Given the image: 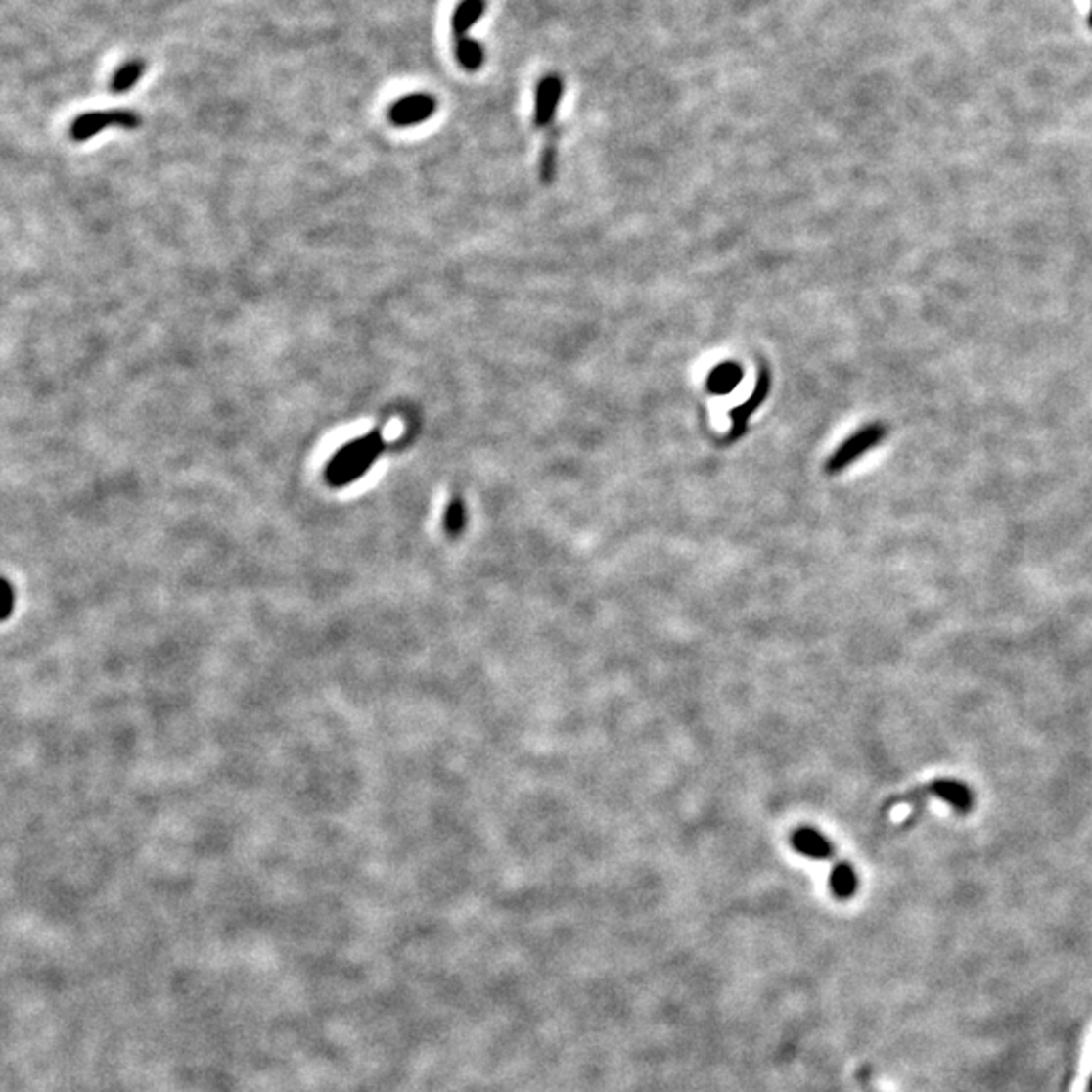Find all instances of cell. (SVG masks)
<instances>
[{
    "label": "cell",
    "instance_id": "6da1fadb",
    "mask_svg": "<svg viewBox=\"0 0 1092 1092\" xmlns=\"http://www.w3.org/2000/svg\"><path fill=\"white\" fill-rule=\"evenodd\" d=\"M887 435H888L887 425H883V423L866 425V428H862L858 433H854L847 441H843L830 455V460L826 462V474L836 476V474L843 472L845 468L852 466L858 458H862L864 453L878 447V443L883 441Z\"/></svg>",
    "mask_w": 1092,
    "mask_h": 1092
},
{
    "label": "cell",
    "instance_id": "7a4b0ae2",
    "mask_svg": "<svg viewBox=\"0 0 1092 1092\" xmlns=\"http://www.w3.org/2000/svg\"><path fill=\"white\" fill-rule=\"evenodd\" d=\"M140 115L130 112V110H110V112H89L83 114L79 117H75V121L71 124V138L75 142H83L89 140L91 136H96L100 132H104L106 128H124V130H134L140 126Z\"/></svg>",
    "mask_w": 1092,
    "mask_h": 1092
},
{
    "label": "cell",
    "instance_id": "3957f363",
    "mask_svg": "<svg viewBox=\"0 0 1092 1092\" xmlns=\"http://www.w3.org/2000/svg\"><path fill=\"white\" fill-rule=\"evenodd\" d=\"M769 390H771V373H769L765 364H761V367H758V373H756V385H754L752 394L743 405H739L731 411L733 428H731V432H728V435L724 437V443H735L737 439H741L747 433V425H749L751 415L767 401Z\"/></svg>",
    "mask_w": 1092,
    "mask_h": 1092
},
{
    "label": "cell",
    "instance_id": "277c9868",
    "mask_svg": "<svg viewBox=\"0 0 1092 1092\" xmlns=\"http://www.w3.org/2000/svg\"><path fill=\"white\" fill-rule=\"evenodd\" d=\"M437 112L435 98L428 94H413L394 102L388 110V119L397 128H411L428 121Z\"/></svg>",
    "mask_w": 1092,
    "mask_h": 1092
},
{
    "label": "cell",
    "instance_id": "5b68a950",
    "mask_svg": "<svg viewBox=\"0 0 1092 1092\" xmlns=\"http://www.w3.org/2000/svg\"><path fill=\"white\" fill-rule=\"evenodd\" d=\"M563 91L565 85L559 75H546L538 81L534 91V128L544 130L555 124Z\"/></svg>",
    "mask_w": 1092,
    "mask_h": 1092
},
{
    "label": "cell",
    "instance_id": "8992f818",
    "mask_svg": "<svg viewBox=\"0 0 1092 1092\" xmlns=\"http://www.w3.org/2000/svg\"><path fill=\"white\" fill-rule=\"evenodd\" d=\"M927 792H929V796H933L940 801H945L949 807H953L961 815L971 813L976 807L974 789H969L967 783H963L959 779H934V781L927 783Z\"/></svg>",
    "mask_w": 1092,
    "mask_h": 1092
},
{
    "label": "cell",
    "instance_id": "52a82bcc",
    "mask_svg": "<svg viewBox=\"0 0 1092 1092\" xmlns=\"http://www.w3.org/2000/svg\"><path fill=\"white\" fill-rule=\"evenodd\" d=\"M381 443H385L381 432H373V433L364 435V437H360V439L348 441L342 449H339V451L334 453L332 458H330V462H328V466H326V472H324L326 481L332 479L334 476H339L342 470H346V468L352 466L356 460H360L364 453H369L373 447H377V445H381Z\"/></svg>",
    "mask_w": 1092,
    "mask_h": 1092
},
{
    "label": "cell",
    "instance_id": "ba28073f",
    "mask_svg": "<svg viewBox=\"0 0 1092 1092\" xmlns=\"http://www.w3.org/2000/svg\"><path fill=\"white\" fill-rule=\"evenodd\" d=\"M792 845L797 854L811 860H830L834 858V843L815 828H799L792 836Z\"/></svg>",
    "mask_w": 1092,
    "mask_h": 1092
},
{
    "label": "cell",
    "instance_id": "9c48e42d",
    "mask_svg": "<svg viewBox=\"0 0 1092 1092\" xmlns=\"http://www.w3.org/2000/svg\"><path fill=\"white\" fill-rule=\"evenodd\" d=\"M483 13H485V0H462L451 15L453 41L468 37L470 28L483 17Z\"/></svg>",
    "mask_w": 1092,
    "mask_h": 1092
},
{
    "label": "cell",
    "instance_id": "30bf717a",
    "mask_svg": "<svg viewBox=\"0 0 1092 1092\" xmlns=\"http://www.w3.org/2000/svg\"><path fill=\"white\" fill-rule=\"evenodd\" d=\"M860 887V878L849 862H838L830 874V888L836 898L849 900Z\"/></svg>",
    "mask_w": 1092,
    "mask_h": 1092
},
{
    "label": "cell",
    "instance_id": "8fae6325",
    "mask_svg": "<svg viewBox=\"0 0 1092 1092\" xmlns=\"http://www.w3.org/2000/svg\"><path fill=\"white\" fill-rule=\"evenodd\" d=\"M743 379V369L739 362H720L714 371H710L706 379L708 392L726 394L731 392Z\"/></svg>",
    "mask_w": 1092,
    "mask_h": 1092
},
{
    "label": "cell",
    "instance_id": "7c38bea8",
    "mask_svg": "<svg viewBox=\"0 0 1092 1092\" xmlns=\"http://www.w3.org/2000/svg\"><path fill=\"white\" fill-rule=\"evenodd\" d=\"M383 449H385V443L373 447L369 453H364L362 458L356 460L352 466H348L339 476H334L332 479H328V483L334 485V488H342V485H348V483L360 479L364 474H367L373 468V464L377 462V458L383 453Z\"/></svg>",
    "mask_w": 1092,
    "mask_h": 1092
},
{
    "label": "cell",
    "instance_id": "4fadbf2b",
    "mask_svg": "<svg viewBox=\"0 0 1092 1092\" xmlns=\"http://www.w3.org/2000/svg\"><path fill=\"white\" fill-rule=\"evenodd\" d=\"M453 47H455V59H458V64L466 71L476 73L483 68L485 51L478 41H474L472 37H464V39L453 41Z\"/></svg>",
    "mask_w": 1092,
    "mask_h": 1092
},
{
    "label": "cell",
    "instance_id": "5bb4252c",
    "mask_svg": "<svg viewBox=\"0 0 1092 1092\" xmlns=\"http://www.w3.org/2000/svg\"><path fill=\"white\" fill-rule=\"evenodd\" d=\"M144 71H146V64L142 59L128 61V64H124L114 73L110 81V89L114 94H126V91L134 89V85L142 79Z\"/></svg>",
    "mask_w": 1092,
    "mask_h": 1092
},
{
    "label": "cell",
    "instance_id": "9a60e30c",
    "mask_svg": "<svg viewBox=\"0 0 1092 1092\" xmlns=\"http://www.w3.org/2000/svg\"><path fill=\"white\" fill-rule=\"evenodd\" d=\"M466 521H468V516H466V506H464V502H462L460 498H453V500L447 504V510H445V516H443L445 532H447L449 536H460V534L464 532V528H466Z\"/></svg>",
    "mask_w": 1092,
    "mask_h": 1092
},
{
    "label": "cell",
    "instance_id": "2e32d148",
    "mask_svg": "<svg viewBox=\"0 0 1092 1092\" xmlns=\"http://www.w3.org/2000/svg\"><path fill=\"white\" fill-rule=\"evenodd\" d=\"M555 168H557V152H555V146L549 144L544 148V155H542V160H540V178L544 182H553Z\"/></svg>",
    "mask_w": 1092,
    "mask_h": 1092
},
{
    "label": "cell",
    "instance_id": "e0dca14e",
    "mask_svg": "<svg viewBox=\"0 0 1092 1092\" xmlns=\"http://www.w3.org/2000/svg\"><path fill=\"white\" fill-rule=\"evenodd\" d=\"M3 587H5V605H3V607H5V612H3V619H7L9 614H11V610H13V589H11L9 581H3Z\"/></svg>",
    "mask_w": 1092,
    "mask_h": 1092
},
{
    "label": "cell",
    "instance_id": "ac0fdd59",
    "mask_svg": "<svg viewBox=\"0 0 1092 1092\" xmlns=\"http://www.w3.org/2000/svg\"><path fill=\"white\" fill-rule=\"evenodd\" d=\"M1088 1092H1092V1078H1090V1082H1088Z\"/></svg>",
    "mask_w": 1092,
    "mask_h": 1092
},
{
    "label": "cell",
    "instance_id": "d6986e66",
    "mask_svg": "<svg viewBox=\"0 0 1092 1092\" xmlns=\"http://www.w3.org/2000/svg\"><path fill=\"white\" fill-rule=\"evenodd\" d=\"M1088 23H1090V26H1092V11H1090V19H1088Z\"/></svg>",
    "mask_w": 1092,
    "mask_h": 1092
},
{
    "label": "cell",
    "instance_id": "ffe728a7",
    "mask_svg": "<svg viewBox=\"0 0 1092 1092\" xmlns=\"http://www.w3.org/2000/svg\"><path fill=\"white\" fill-rule=\"evenodd\" d=\"M868 1092H872V1090H868Z\"/></svg>",
    "mask_w": 1092,
    "mask_h": 1092
}]
</instances>
